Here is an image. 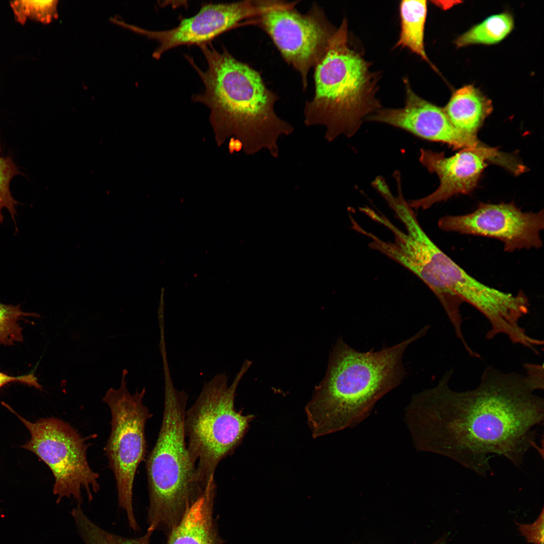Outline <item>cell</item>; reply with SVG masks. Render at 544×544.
Returning <instances> with one entry per match:
<instances>
[{
    "mask_svg": "<svg viewBox=\"0 0 544 544\" xmlns=\"http://www.w3.org/2000/svg\"><path fill=\"white\" fill-rule=\"evenodd\" d=\"M448 535L445 534L432 544H448Z\"/></svg>",
    "mask_w": 544,
    "mask_h": 544,
    "instance_id": "cb8c5ba5",
    "label": "cell"
},
{
    "mask_svg": "<svg viewBox=\"0 0 544 544\" xmlns=\"http://www.w3.org/2000/svg\"><path fill=\"white\" fill-rule=\"evenodd\" d=\"M520 535L527 542L531 544H543L544 511L542 508L536 519L531 523L516 522Z\"/></svg>",
    "mask_w": 544,
    "mask_h": 544,
    "instance_id": "7402d4cb",
    "label": "cell"
},
{
    "mask_svg": "<svg viewBox=\"0 0 544 544\" xmlns=\"http://www.w3.org/2000/svg\"><path fill=\"white\" fill-rule=\"evenodd\" d=\"M443 108L458 129L473 138L493 109L491 100L472 85L457 90Z\"/></svg>",
    "mask_w": 544,
    "mask_h": 544,
    "instance_id": "9a60e30c",
    "label": "cell"
},
{
    "mask_svg": "<svg viewBox=\"0 0 544 544\" xmlns=\"http://www.w3.org/2000/svg\"><path fill=\"white\" fill-rule=\"evenodd\" d=\"M442 230L494 238L502 242L504 251L538 249L544 227L543 211L524 212L514 202H480L471 213L447 215L438 222Z\"/></svg>",
    "mask_w": 544,
    "mask_h": 544,
    "instance_id": "30bf717a",
    "label": "cell"
},
{
    "mask_svg": "<svg viewBox=\"0 0 544 544\" xmlns=\"http://www.w3.org/2000/svg\"><path fill=\"white\" fill-rule=\"evenodd\" d=\"M17 416L31 434L30 440L23 447L37 455L54 475L53 492L57 496V503L63 498H72L81 505L83 490L92 501L100 485L99 475L92 469L87 458L89 437H82L69 423L56 418L32 423Z\"/></svg>",
    "mask_w": 544,
    "mask_h": 544,
    "instance_id": "9c48e42d",
    "label": "cell"
},
{
    "mask_svg": "<svg viewBox=\"0 0 544 544\" xmlns=\"http://www.w3.org/2000/svg\"><path fill=\"white\" fill-rule=\"evenodd\" d=\"M425 326L410 338L379 351L362 352L338 339L326 375L305 407L313 438L355 427L375 404L405 375L402 358L407 347L427 332Z\"/></svg>",
    "mask_w": 544,
    "mask_h": 544,
    "instance_id": "3957f363",
    "label": "cell"
},
{
    "mask_svg": "<svg viewBox=\"0 0 544 544\" xmlns=\"http://www.w3.org/2000/svg\"><path fill=\"white\" fill-rule=\"evenodd\" d=\"M255 23L269 37L285 61L299 74L303 89L308 75L325 54L336 28L316 4L302 14L298 1L256 0Z\"/></svg>",
    "mask_w": 544,
    "mask_h": 544,
    "instance_id": "ba28073f",
    "label": "cell"
},
{
    "mask_svg": "<svg viewBox=\"0 0 544 544\" xmlns=\"http://www.w3.org/2000/svg\"><path fill=\"white\" fill-rule=\"evenodd\" d=\"M12 382H19L41 389L37 379L33 373L20 376H12L0 372V388L4 385Z\"/></svg>",
    "mask_w": 544,
    "mask_h": 544,
    "instance_id": "603a6c76",
    "label": "cell"
},
{
    "mask_svg": "<svg viewBox=\"0 0 544 544\" xmlns=\"http://www.w3.org/2000/svg\"><path fill=\"white\" fill-rule=\"evenodd\" d=\"M257 14L256 1L205 3L195 15L181 19L171 29L151 31L131 25L127 28L157 41L158 46L153 56L158 59L167 51L179 46L210 43L222 33L253 21Z\"/></svg>",
    "mask_w": 544,
    "mask_h": 544,
    "instance_id": "7c38bea8",
    "label": "cell"
},
{
    "mask_svg": "<svg viewBox=\"0 0 544 544\" xmlns=\"http://www.w3.org/2000/svg\"><path fill=\"white\" fill-rule=\"evenodd\" d=\"M198 46L207 63L205 70L192 58H186L205 89L192 99L209 109L218 145L229 140L231 152L242 150L253 155L265 150L278 157L279 139L291 134L294 127L277 115V94L267 87L258 72L226 48L217 50L211 42Z\"/></svg>",
    "mask_w": 544,
    "mask_h": 544,
    "instance_id": "7a4b0ae2",
    "label": "cell"
},
{
    "mask_svg": "<svg viewBox=\"0 0 544 544\" xmlns=\"http://www.w3.org/2000/svg\"><path fill=\"white\" fill-rule=\"evenodd\" d=\"M127 373L122 371L119 388H110L102 398L111 415V432L104 450L115 479L118 505L125 511L130 528L137 531L133 486L138 467L146 456V425L152 414L143 403L145 388L137 389L134 394L128 390Z\"/></svg>",
    "mask_w": 544,
    "mask_h": 544,
    "instance_id": "52a82bcc",
    "label": "cell"
},
{
    "mask_svg": "<svg viewBox=\"0 0 544 544\" xmlns=\"http://www.w3.org/2000/svg\"><path fill=\"white\" fill-rule=\"evenodd\" d=\"M419 161L439 179L438 188L424 197L407 201L412 209L427 210L434 204L457 194H469L477 186L485 168L490 162L516 175L522 165L511 154L488 146L478 149H463L450 157L444 152L421 149Z\"/></svg>",
    "mask_w": 544,
    "mask_h": 544,
    "instance_id": "8fae6325",
    "label": "cell"
},
{
    "mask_svg": "<svg viewBox=\"0 0 544 544\" xmlns=\"http://www.w3.org/2000/svg\"><path fill=\"white\" fill-rule=\"evenodd\" d=\"M505 373L493 367L483 371L474 389L449 387L452 370L438 384L414 395L404 420L415 448L453 459L482 476L491 470V455H502L516 466L536 442L535 427L543 420L540 375Z\"/></svg>",
    "mask_w": 544,
    "mask_h": 544,
    "instance_id": "6da1fadb",
    "label": "cell"
},
{
    "mask_svg": "<svg viewBox=\"0 0 544 544\" xmlns=\"http://www.w3.org/2000/svg\"><path fill=\"white\" fill-rule=\"evenodd\" d=\"M251 365L246 360L229 385L225 373L206 382L195 401L186 410L184 429L187 450L196 479L205 488L215 478L219 463L242 442L254 416L235 407L238 386Z\"/></svg>",
    "mask_w": 544,
    "mask_h": 544,
    "instance_id": "8992f818",
    "label": "cell"
},
{
    "mask_svg": "<svg viewBox=\"0 0 544 544\" xmlns=\"http://www.w3.org/2000/svg\"><path fill=\"white\" fill-rule=\"evenodd\" d=\"M164 380L162 421L155 444L146 464L149 507L147 530L168 533L203 492L186 445L184 421L188 394L177 389L169 365L163 366Z\"/></svg>",
    "mask_w": 544,
    "mask_h": 544,
    "instance_id": "5b68a950",
    "label": "cell"
},
{
    "mask_svg": "<svg viewBox=\"0 0 544 544\" xmlns=\"http://www.w3.org/2000/svg\"><path fill=\"white\" fill-rule=\"evenodd\" d=\"M58 1L17 0L10 2L16 21L24 25L28 20L47 24L57 16Z\"/></svg>",
    "mask_w": 544,
    "mask_h": 544,
    "instance_id": "d6986e66",
    "label": "cell"
},
{
    "mask_svg": "<svg viewBox=\"0 0 544 544\" xmlns=\"http://www.w3.org/2000/svg\"><path fill=\"white\" fill-rule=\"evenodd\" d=\"M24 316L39 315L22 311L20 305L0 302V345H12L16 342H23L22 328L18 321Z\"/></svg>",
    "mask_w": 544,
    "mask_h": 544,
    "instance_id": "ffe728a7",
    "label": "cell"
},
{
    "mask_svg": "<svg viewBox=\"0 0 544 544\" xmlns=\"http://www.w3.org/2000/svg\"><path fill=\"white\" fill-rule=\"evenodd\" d=\"M514 26L512 16L508 13L491 16L460 35L455 41L459 47L471 44H493L504 39Z\"/></svg>",
    "mask_w": 544,
    "mask_h": 544,
    "instance_id": "e0dca14e",
    "label": "cell"
},
{
    "mask_svg": "<svg viewBox=\"0 0 544 544\" xmlns=\"http://www.w3.org/2000/svg\"><path fill=\"white\" fill-rule=\"evenodd\" d=\"M216 492L213 479L169 533L168 544L222 543L213 517Z\"/></svg>",
    "mask_w": 544,
    "mask_h": 544,
    "instance_id": "5bb4252c",
    "label": "cell"
},
{
    "mask_svg": "<svg viewBox=\"0 0 544 544\" xmlns=\"http://www.w3.org/2000/svg\"><path fill=\"white\" fill-rule=\"evenodd\" d=\"M20 173L11 158L3 157L0 154V224L4 220L2 211L6 209L16 225L17 212L16 207L19 203L12 196L10 185L13 177Z\"/></svg>",
    "mask_w": 544,
    "mask_h": 544,
    "instance_id": "44dd1931",
    "label": "cell"
},
{
    "mask_svg": "<svg viewBox=\"0 0 544 544\" xmlns=\"http://www.w3.org/2000/svg\"><path fill=\"white\" fill-rule=\"evenodd\" d=\"M400 32L395 47L406 48L430 63L424 44L426 1H402L399 5Z\"/></svg>",
    "mask_w": 544,
    "mask_h": 544,
    "instance_id": "2e32d148",
    "label": "cell"
},
{
    "mask_svg": "<svg viewBox=\"0 0 544 544\" xmlns=\"http://www.w3.org/2000/svg\"><path fill=\"white\" fill-rule=\"evenodd\" d=\"M405 104L399 108H380L365 121L381 123L405 130L430 142L446 144L454 150L474 148L476 140L458 129L444 108L420 97L404 80Z\"/></svg>",
    "mask_w": 544,
    "mask_h": 544,
    "instance_id": "4fadbf2b",
    "label": "cell"
},
{
    "mask_svg": "<svg viewBox=\"0 0 544 544\" xmlns=\"http://www.w3.org/2000/svg\"><path fill=\"white\" fill-rule=\"evenodd\" d=\"M71 513L78 533L85 544H150L152 531L147 530L145 534L138 538L124 537L107 531L95 524L80 505L73 508Z\"/></svg>",
    "mask_w": 544,
    "mask_h": 544,
    "instance_id": "ac0fdd59",
    "label": "cell"
},
{
    "mask_svg": "<svg viewBox=\"0 0 544 544\" xmlns=\"http://www.w3.org/2000/svg\"><path fill=\"white\" fill-rule=\"evenodd\" d=\"M349 40L344 18L314 67V96L304 108L306 125L323 126L329 142L354 136L363 121L381 108L376 96L378 74Z\"/></svg>",
    "mask_w": 544,
    "mask_h": 544,
    "instance_id": "277c9868",
    "label": "cell"
}]
</instances>
